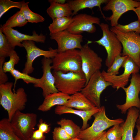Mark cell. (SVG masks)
<instances>
[{"instance_id":"6da1fadb","label":"cell","mask_w":140,"mask_h":140,"mask_svg":"<svg viewBox=\"0 0 140 140\" xmlns=\"http://www.w3.org/2000/svg\"><path fill=\"white\" fill-rule=\"evenodd\" d=\"M13 84L7 82L0 84V104L7 111L10 121L16 112L24 110L27 101V95L23 88L12 92Z\"/></svg>"},{"instance_id":"7a4b0ae2","label":"cell","mask_w":140,"mask_h":140,"mask_svg":"<svg viewBox=\"0 0 140 140\" xmlns=\"http://www.w3.org/2000/svg\"><path fill=\"white\" fill-rule=\"evenodd\" d=\"M52 73L55 78V86L58 91L69 95L81 92L86 82L83 73L69 72L64 73L53 71Z\"/></svg>"},{"instance_id":"3957f363","label":"cell","mask_w":140,"mask_h":140,"mask_svg":"<svg viewBox=\"0 0 140 140\" xmlns=\"http://www.w3.org/2000/svg\"><path fill=\"white\" fill-rule=\"evenodd\" d=\"M93 116L94 119L92 125L81 130L77 137L83 140H96L105 130L124 122L121 118L114 120L109 118L106 115L104 106L101 107L99 111Z\"/></svg>"},{"instance_id":"277c9868","label":"cell","mask_w":140,"mask_h":140,"mask_svg":"<svg viewBox=\"0 0 140 140\" xmlns=\"http://www.w3.org/2000/svg\"><path fill=\"white\" fill-rule=\"evenodd\" d=\"M99 25L102 32V38L95 41L88 40L87 44L96 43L104 47L107 53L105 64L108 68L111 66L116 57L121 55L123 47L116 34L110 31L108 24L101 23Z\"/></svg>"},{"instance_id":"5b68a950","label":"cell","mask_w":140,"mask_h":140,"mask_svg":"<svg viewBox=\"0 0 140 140\" xmlns=\"http://www.w3.org/2000/svg\"><path fill=\"white\" fill-rule=\"evenodd\" d=\"M52 60L51 67L53 71L64 73L69 72L83 73L79 50L75 49L58 53Z\"/></svg>"},{"instance_id":"8992f818","label":"cell","mask_w":140,"mask_h":140,"mask_svg":"<svg viewBox=\"0 0 140 140\" xmlns=\"http://www.w3.org/2000/svg\"><path fill=\"white\" fill-rule=\"evenodd\" d=\"M122 44L121 56L130 57L140 68V36L134 32H124L117 30L115 27L110 28Z\"/></svg>"},{"instance_id":"52a82bcc","label":"cell","mask_w":140,"mask_h":140,"mask_svg":"<svg viewBox=\"0 0 140 140\" xmlns=\"http://www.w3.org/2000/svg\"><path fill=\"white\" fill-rule=\"evenodd\" d=\"M37 120L36 114L18 111L14 115L10 122L15 133L21 140H29L37 124Z\"/></svg>"},{"instance_id":"ba28073f","label":"cell","mask_w":140,"mask_h":140,"mask_svg":"<svg viewBox=\"0 0 140 140\" xmlns=\"http://www.w3.org/2000/svg\"><path fill=\"white\" fill-rule=\"evenodd\" d=\"M112 85L105 80L99 71L91 77L81 92L96 107L100 108L101 94L107 87Z\"/></svg>"},{"instance_id":"9c48e42d","label":"cell","mask_w":140,"mask_h":140,"mask_svg":"<svg viewBox=\"0 0 140 140\" xmlns=\"http://www.w3.org/2000/svg\"><path fill=\"white\" fill-rule=\"evenodd\" d=\"M82 61V69L86 79L85 85L91 77L100 71L102 65V59L86 44L79 50Z\"/></svg>"},{"instance_id":"30bf717a","label":"cell","mask_w":140,"mask_h":140,"mask_svg":"<svg viewBox=\"0 0 140 140\" xmlns=\"http://www.w3.org/2000/svg\"><path fill=\"white\" fill-rule=\"evenodd\" d=\"M122 67L124 68V71L119 75H111L103 70L101 72L105 80L111 83L112 87L116 89V90L127 85L130 75L138 73L140 69L133 60L128 56L125 60Z\"/></svg>"},{"instance_id":"8fae6325","label":"cell","mask_w":140,"mask_h":140,"mask_svg":"<svg viewBox=\"0 0 140 140\" xmlns=\"http://www.w3.org/2000/svg\"><path fill=\"white\" fill-rule=\"evenodd\" d=\"M140 6V1L132 0H110L102 8L104 11L111 10L112 14L106 19L110 21L112 27H115L118 24L119 19L122 15L130 10H133Z\"/></svg>"},{"instance_id":"7c38bea8","label":"cell","mask_w":140,"mask_h":140,"mask_svg":"<svg viewBox=\"0 0 140 140\" xmlns=\"http://www.w3.org/2000/svg\"><path fill=\"white\" fill-rule=\"evenodd\" d=\"M22 43L27 53V60L22 72L28 74L33 72L34 68L33 67V62L37 57L43 56L45 58L52 59L58 53L57 49H54L51 47L47 51L38 48L32 40L24 41Z\"/></svg>"},{"instance_id":"4fadbf2b","label":"cell","mask_w":140,"mask_h":140,"mask_svg":"<svg viewBox=\"0 0 140 140\" xmlns=\"http://www.w3.org/2000/svg\"><path fill=\"white\" fill-rule=\"evenodd\" d=\"M130 81L128 87L122 88L126 94L125 102L122 104L116 105L122 114H125L128 110L132 107L140 109V99L139 97L140 93V74L138 73L132 74Z\"/></svg>"},{"instance_id":"5bb4252c","label":"cell","mask_w":140,"mask_h":140,"mask_svg":"<svg viewBox=\"0 0 140 140\" xmlns=\"http://www.w3.org/2000/svg\"><path fill=\"white\" fill-rule=\"evenodd\" d=\"M72 18L73 21L67 30L76 34H81L84 32L94 33L96 29L94 24L99 25L100 24L99 18L86 13L77 14Z\"/></svg>"},{"instance_id":"9a60e30c","label":"cell","mask_w":140,"mask_h":140,"mask_svg":"<svg viewBox=\"0 0 140 140\" xmlns=\"http://www.w3.org/2000/svg\"><path fill=\"white\" fill-rule=\"evenodd\" d=\"M50 38L55 40L58 44V53L82 47L81 43L83 36L72 33L67 30L54 34H50Z\"/></svg>"},{"instance_id":"2e32d148","label":"cell","mask_w":140,"mask_h":140,"mask_svg":"<svg viewBox=\"0 0 140 140\" xmlns=\"http://www.w3.org/2000/svg\"><path fill=\"white\" fill-rule=\"evenodd\" d=\"M52 59L44 57L41 60L43 73L38 83L34 85V87L41 88L42 94L45 97L47 95L59 92L55 85V78L51 72Z\"/></svg>"},{"instance_id":"e0dca14e","label":"cell","mask_w":140,"mask_h":140,"mask_svg":"<svg viewBox=\"0 0 140 140\" xmlns=\"http://www.w3.org/2000/svg\"><path fill=\"white\" fill-rule=\"evenodd\" d=\"M0 29L14 48L16 46L23 47L22 43L24 41L31 40L37 43H44L46 39L45 36L42 33L38 34L35 31L32 32V35H30L21 33L12 28L4 27L2 25H1Z\"/></svg>"},{"instance_id":"ac0fdd59","label":"cell","mask_w":140,"mask_h":140,"mask_svg":"<svg viewBox=\"0 0 140 140\" xmlns=\"http://www.w3.org/2000/svg\"><path fill=\"white\" fill-rule=\"evenodd\" d=\"M100 108L96 107L91 110H75L64 106L58 105L55 108L54 112L56 114L59 115L71 113L79 116L83 121V124L81 128V130H82L87 128L88 121L92 116L99 111Z\"/></svg>"},{"instance_id":"d6986e66","label":"cell","mask_w":140,"mask_h":140,"mask_svg":"<svg viewBox=\"0 0 140 140\" xmlns=\"http://www.w3.org/2000/svg\"><path fill=\"white\" fill-rule=\"evenodd\" d=\"M70 95L58 92L50 94L44 97L42 103L38 109L42 112L48 111L55 106H64L70 98Z\"/></svg>"},{"instance_id":"ffe728a7","label":"cell","mask_w":140,"mask_h":140,"mask_svg":"<svg viewBox=\"0 0 140 140\" xmlns=\"http://www.w3.org/2000/svg\"><path fill=\"white\" fill-rule=\"evenodd\" d=\"M138 109L132 107L128 109L125 121L122 127L123 133L121 140H134V129L139 115Z\"/></svg>"},{"instance_id":"44dd1931","label":"cell","mask_w":140,"mask_h":140,"mask_svg":"<svg viewBox=\"0 0 140 140\" xmlns=\"http://www.w3.org/2000/svg\"><path fill=\"white\" fill-rule=\"evenodd\" d=\"M107 0H72L67 1L69 5L73 12L72 17L77 14L80 10L88 8L92 10L94 7H99L101 15L105 19L106 18L102 12L101 5L104 3H107Z\"/></svg>"},{"instance_id":"7402d4cb","label":"cell","mask_w":140,"mask_h":140,"mask_svg":"<svg viewBox=\"0 0 140 140\" xmlns=\"http://www.w3.org/2000/svg\"><path fill=\"white\" fill-rule=\"evenodd\" d=\"M64 106L84 110H90L97 107L81 92H77L70 95L67 102Z\"/></svg>"},{"instance_id":"603a6c76","label":"cell","mask_w":140,"mask_h":140,"mask_svg":"<svg viewBox=\"0 0 140 140\" xmlns=\"http://www.w3.org/2000/svg\"><path fill=\"white\" fill-rule=\"evenodd\" d=\"M48 1L50 5L47 9L46 12L52 20L62 17H72L73 12L67 2L61 3L55 0Z\"/></svg>"},{"instance_id":"cb8c5ba5","label":"cell","mask_w":140,"mask_h":140,"mask_svg":"<svg viewBox=\"0 0 140 140\" xmlns=\"http://www.w3.org/2000/svg\"><path fill=\"white\" fill-rule=\"evenodd\" d=\"M0 140H21L15 133L8 118L0 121Z\"/></svg>"},{"instance_id":"d4e9b609","label":"cell","mask_w":140,"mask_h":140,"mask_svg":"<svg viewBox=\"0 0 140 140\" xmlns=\"http://www.w3.org/2000/svg\"><path fill=\"white\" fill-rule=\"evenodd\" d=\"M49 25L48 28L50 34H54L67 29L73 21L71 16L55 19Z\"/></svg>"},{"instance_id":"484cf974","label":"cell","mask_w":140,"mask_h":140,"mask_svg":"<svg viewBox=\"0 0 140 140\" xmlns=\"http://www.w3.org/2000/svg\"><path fill=\"white\" fill-rule=\"evenodd\" d=\"M57 124L63 128L72 138L77 137L81 130L79 126L70 120L62 118L58 121Z\"/></svg>"},{"instance_id":"4316f807","label":"cell","mask_w":140,"mask_h":140,"mask_svg":"<svg viewBox=\"0 0 140 140\" xmlns=\"http://www.w3.org/2000/svg\"><path fill=\"white\" fill-rule=\"evenodd\" d=\"M22 1L20 10L28 22L37 23L43 22L45 20L44 18L41 16L31 10L28 6L29 2H26L24 0Z\"/></svg>"},{"instance_id":"83f0119b","label":"cell","mask_w":140,"mask_h":140,"mask_svg":"<svg viewBox=\"0 0 140 140\" xmlns=\"http://www.w3.org/2000/svg\"><path fill=\"white\" fill-rule=\"evenodd\" d=\"M28 22L20 10L17 12L9 18L3 26L5 27L12 28L21 27L27 24Z\"/></svg>"},{"instance_id":"f1b7e54d","label":"cell","mask_w":140,"mask_h":140,"mask_svg":"<svg viewBox=\"0 0 140 140\" xmlns=\"http://www.w3.org/2000/svg\"><path fill=\"white\" fill-rule=\"evenodd\" d=\"M10 73L15 80L13 84L14 92H15V89L17 82L19 79H22L24 82L27 84L32 83L34 85L38 83L40 81V78H36L32 77L27 73L21 72L15 69L12 70Z\"/></svg>"},{"instance_id":"f546056e","label":"cell","mask_w":140,"mask_h":140,"mask_svg":"<svg viewBox=\"0 0 140 140\" xmlns=\"http://www.w3.org/2000/svg\"><path fill=\"white\" fill-rule=\"evenodd\" d=\"M14 48L0 29V57L5 58L9 57L15 50Z\"/></svg>"},{"instance_id":"4dcf8cb0","label":"cell","mask_w":140,"mask_h":140,"mask_svg":"<svg viewBox=\"0 0 140 140\" xmlns=\"http://www.w3.org/2000/svg\"><path fill=\"white\" fill-rule=\"evenodd\" d=\"M22 1L15 2L10 0H0V18L11 8H21Z\"/></svg>"},{"instance_id":"1f68e13d","label":"cell","mask_w":140,"mask_h":140,"mask_svg":"<svg viewBox=\"0 0 140 140\" xmlns=\"http://www.w3.org/2000/svg\"><path fill=\"white\" fill-rule=\"evenodd\" d=\"M128 56L119 55L116 57L111 66L108 68L107 72L112 75H117L119 74L120 68L122 67Z\"/></svg>"},{"instance_id":"d6a6232c","label":"cell","mask_w":140,"mask_h":140,"mask_svg":"<svg viewBox=\"0 0 140 140\" xmlns=\"http://www.w3.org/2000/svg\"><path fill=\"white\" fill-rule=\"evenodd\" d=\"M9 57V60L6 62L5 61L3 66V71L5 73H10L15 69V65L18 63L20 60L19 57L15 50L11 53Z\"/></svg>"},{"instance_id":"836d02e7","label":"cell","mask_w":140,"mask_h":140,"mask_svg":"<svg viewBox=\"0 0 140 140\" xmlns=\"http://www.w3.org/2000/svg\"><path fill=\"white\" fill-rule=\"evenodd\" d=\"M113 126L106 132V136L109 140H121L123 133V129L120 124Z\"/></svg>"},{"instance_id":"e575fe53","label":"cell","mask_w":140,"mask_h":140,"mask_svg":"<svg viewBox=\"0 0 140 140\" xmlns=\"http://www.w3.org/2000/svg\"><path fill=\"white\" fill-rule=\"evenodd\" d=\"M115 27L118 30L123 32L133 31L138 34L140 33V22L138 20L125 25L118 24Z\"/></svg>"},{"instance_id":"d590c367","label":"cell","mask_w":140,"mask_h":140,"mask_svg":"<svg viewBox=\"0 0 140 140\" xmlns=\"http://www.w3.org/2000/svg\"><path fill=\"white\" fill-rule=\"evenodd\" d=\"M52 133L53 140H69L72 138L61 127L55 128Z\"/></svg>"},{"instance_id":"8d00e7d4","label":"cell","mask_w":140,"mask_h":140,"mask_svg":"<svg viewBox=\"0 0 140 140\" xmlns=\"http://www.w3.org/2000/svg\"><path fill=\"white\" fill-rule=\"evenodd\" d=\"M5 58L0 57V84L7 82L8 80V77L3 69V65L5 62Z\"/></svg>"},{"instance_id":"74e56055","label":"cell","mask_w":140,"mask_h":140,"mask_svg":"<svg viewBox=\"0 0 140 140\" xmlns=\"http://www.w3.org/2000/svg\"><path fill=\"white\" fill-rule=\"evenodd\" d=\"M39 122V123L37 125L38 129L44 134L48 133L51 130L50 125L43 121L42 119H40Z\"/></svg>"},{"instance_id":"f35d334b","label":"cell","mask_w":140,"mask_h":140,"mask_svg":"<svg viewBox=\"0 0 140 140\" xmlns=\"http://www.w3.org/2000/svg\"><path fill=\"white\" fill-rule=\"evenodd\" d=\"M44 134L38 129L34 130L29 140H45Z\"/></svg>"},{"instance_id":"ab89813d","label":"cell","mask_w":140,"mask_h":140,"mask_svg":"<svg viewBox=\"0 0 140 140\" xmlns=\"http://www.w3.org/2000/svg\"><path fill=\"white\" fill-rule=\"evenodd\" d=\"M137 129V132L136 136L134 138V140H140V127L136 126Z\"/></svg>"},{"instance_id":"60d3db41","label":"cell","mask_w":140,"mask_h":140,"mask_svg":"<svg viewBox=\"0 0 140 140\" xmlns=\"http://www.w3.org/2000/svg\"><path fill=\"white\" fill-rule=\"evenodd\" d=\"M106 131H104L96 140H109L106 136Z\"/></svg>"},{"instance_id":"b9f144b4","label":"cell","mask_w":140,"mask_h":140,"mask_svg":"<svg viewBox=\"0 0 140 140\" xmlns=\"http://www.w3.org/2000/svg\"><path fill=\"white\" fill-rule=\"evenodd\" d=\"M133 11L136 14L138 17V20L140 22V6L135 8Z\"/></svg>"},{"instance_id":"7bdbcfd3","label":"cell","mask_w":140,"mask_h":140,"mask_svg":"<svg viewBox=\"0 0 140 140\" xmlns=\"http://www.w3.org/2000/svg\"><path fill=\"white\" fill-rule=\"evenodd\" d=\"M139 93L140 94V93ZM136 123V125H137L140 127V112L139 113V117L137 120Z\"/></svg>"},{"instance_id":"ee69618b","label":"cell","mask_w":140,"mask_h":140,"mask_svg":"<svg viewBox=\"0 0 140 140\" xmlns=\"http://www.w3.org/2000/svg\"><path fill=\"white\" fill-rule=\"evenodd\" d=\"M69 140H83L81 139L78 138L77 137H76L75 138H72Z\"/></svg>"},{"instance_id":"f6af8a7d","label":"cell","mask_w":140,"mask_h":140,"mask_svg":"<svg viewBox=\"0 0 140 140\" xmlns=\"http://www.w3.org/2000/svg\"></svg>"}]
</instances>
